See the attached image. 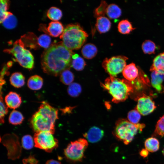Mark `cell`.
I'll list each match as a JSON object with an SVG mask.
<instances>
[{
    "label": "cell",
    "mask_w": 164,
    "mask_h": 164,
    "mask_svg": "<svg viewBox=\"0 0 164 164\" xmlns=\"http://www.w3.org/2000/svg\"><path fill=\"white\" fill-rule=\"evenodd\" d=\"M74 53L66 48L62 42L52 45L45 51L41 59L44 72L56 76L70 66Z\"/></svg>",
    "instance_id": "obj_1"
},
{
    "label": "cell",
    "mask_w": 164,
    "mask_h": 164,
    "mask_svg": "<svg viewBox=\"0 0 164 164\" xmlns=\"http://www.w3.org/2000/svg\"><path fill=\"white\" fill-rule=\"evenodd\" d=\"M58 118L57 109L43 101L32 117L30 123L36 133L49 131L54 134L55 124Z\"/></svg>",
    "instance_id": "obj_2"
},
{
    "label": "cell",
    "mask_w": 164,
    "mask_h": 164,
    "mask_svg": "<svg viewBox=\"0 0 164 164\" xmlns=\"http://www.w3.org/2000/svg\"><path fill=\"white\" fill-rule=\"evenodd\" d=\"M101 85L111 95L112 101L115 103L125 101L133 91L130 81L112 76L107 78Z\"/></svg>",
    "instance_id": "obj_3"
},
{
    "label": "cell",
    "mask_w": 164,
    "mask_h": 164,
    "mask_svg": "<svg viewBox=\"0 0 164 164\" xmlns=\"http://www.w3.org/2000/svg\"><path fill=\"white\" fill-rule=\"evenodd\" d=\"M88 36V34L79 24L74 23L66 26L60 38L64 46L72 50L80 48Z\"/></svg>",
    "instance_id": "obj_4"
},
{
    "label": "cell",
    "mask_w": 164,
    "mask_h": 164,
    "mask_svg": "<svg viewBox=\"0 0 164 164\" xmlns=\"http://www.w3.org/2000/svg\"><path fill=\"white\" fill-rule=\"evenodd\" d=\"M145 126L143 124H135L126 119H120L116 123L114 134L118 139L128 145L132 141L138 131H141Z\"/></svg>",
    "instance_id": "obj_5"
},
{
    "label": "cell",
    "mask_w": 164,
    "mask_h": 164,
    "mask_svg": "<svg viewBox=\"0 0 164 164\" xmlns=\"http://www.w3.org/2000/svg\"><path fill=\"white\" fill-rule=\"evenodd\" d=\"M4 51L13 55L23 67L30 70L33 68V56L29 50L25 48L24 44L21 39L16 41L12 48L5 49Z\"/></svg>",
    "instance_id": "obj_6"
},
{
    "label": "cell",
    "mask_w": 164,
    "mask_h": 164,
    "mask_svg": "<svg viewBox=\"0 0 164 164\" xmlns=\"http://www.w3.org/2000/svg\"><path fill=\"white\" fill-rule=\"evenodd\" d=\"M88 145L87 141L83 138L71 142L64 150V155L70 160L80 161L83 158L84 152Z\"/></svg>",
    "instance_id": "obj_7"
},
{
    "label": "cell",
    "mask_w": 164,
    "mask_h": 164,
    "mask_svg": "<svg viewBox=\"0 0 164 164\" xmlns=\"http://www.w3.org/2000/svg\"><path fill=\"white\" fill-rule=\"evenodd\" d=\"M49 131H42L36 133L34 140L35 147L47 152H51L58 146V141Z\"/></svg>",
    "instance_id": "obj_8"
},
{
    "label": "cell",
    "mask_w": 164,
    "mask_h": 164,
    "mask_svg": "<svg viewBox=\"0 0 164 164\" xmlns=\"http://www.w3.org/2000/svg\"><path fill=\"white\" fill-rule=\"evenodd\" d=\"M128 59L127 57L121 55L106 58L102 63V66L110 76L115 77L122 72L126 66V61Z\"/></svg>",
    "instance_id": "obj_9"
},
{
    "label": "cell",
    "mask_w": 164,
    "mask_h": 164,
    "mask_svg": "<svg viewBox=\"0 0 164 164\" xmlns=\"http://www.w3.org/2000/svg\"><path fill=\"white\" fill-rule=\"evenodd\" d=\"M137 102L136 109L143 116L150 114L156 108L151 97L145 94L139 98Z\"/></svg>",
    "instance_id": "obj_10"
},
{
    "label": "cell",
    "mask_w": 164,
    "mask_h": 164,
    "mask_svg": "<svg viewBox=\"0 0 164 164\" xmlns=\"http://www.w3.org/2000/svg\"><path fill=\"white\" fill-rule=\"evenodd\" d=\"M104 131L100 128L93 126L83 135L89 142L91 143H96L100 141L104 135Z\"/></svg>",
    "instance_id": "obj_11"
},
{
    "label": "cell",
    "mask_w": 164,
    "mask_h": 164,
    "mask_svg": "<svg viewBox=\"0 0 164 164\" xmlns=\"http://www.w3.org/2000/svg\"><path fill=\"white\" fill-rule=\"evenodd\" d=\"M5 100L7 106L13 109L19 108L22 102L20 95L13 91L9 92L6 96Z\"/></svg>",
    "instance_id": "obj_12"
},
{
    "label": "cell",
    "mask_w": 164,
    "mask_h": 164,
    "mask_svg": "<svg viewBox=\"0 0 164 164\" xmlns=\"http://www.w3.org/2000/svg\"><path fill=\"white\" fill-rule=\"evenodd\" d=\"M150 70L164 75V52L160 53L154 58Z\"/></svg>",
    "instance_id": "obj_13"
},
{
    "label": "cell",
    "mask_w": 164,
    "mask_h": 164,
    "mask_svg": "<svg viewBox=\"0 0 164 164\" xmlns=\"http://www.w3.org/2000/svg\"><path fill=\"white\" fill-rule=\"evenodd\" d=\"M122 74L125 79L129 81H132L138 77V70L135 64L132 63L125 67Z\"/></svg>",
    "instance_id": "obj_14"
},
{
    "label": "cell",
    "mask_w": 164,
    "mask_h": 164,
    "mask_svg": "<svg viewBox=\"0 0 164 164\" xmlns=\"http://www.w3.org/2000/svg\"><path fill=\"white\" fill-rule=\"evenodd\" d=\"M111 25V22L108 18L100 16L97 18L95 28L100 33H105L109 30Z\"/></svg>",
    "instance_id": "obj_15"
},
{
    "label": "cell",
    "mask_w": 164,
    "mask_h": 164,
    "mask_svg": "<svg viewBox=\"0 0 164 164\" xmlns=\"http://www.w3.org/2000/svg\"><path fill=\"white\" fill-rule=\"evenodd\" d=\"M64 29L62 24L58 21L50 22L47 29L49 34L54 37H57L60 36L63 32Z\"/></svg>",
    "instance_id": "obj_16"
},
{
    "label": "cell",
    "mask_w": 164,
    "mask_h": 164,
    "mask_svg": "<svg viewBox=\"0 0 164 164\" xmlns=\"http://www.w3.org/2000/svg\"><path fill=\"white\" fill-rule=\"evenodd\" d=\"M43 80L39 76L34 75L30 77L27 81L28 87L31 90H38L42 87Z\"/></svg>",
    "instance_id": "obj_17"
},
{
    "label": "cell",
    "mask_w": 164,
    "mask_h": 164,
    "mask_svg": "<svg viewBox=\"0 0 164 164\" xmlns=\"http://www.w3.org/2000/svg\"><path fill=\"white\" fill-rule=\"evenodd\" d=\"M97 48L96 46L92 43L86 44L82 47L81 53L83 56L87 59H91L97 54Z\"/></svg>",
    "instance_id": "obj_18"
},
{
    "label": "cell",
    "mask_w": 164,
    "mask_h": 164,
    "mask_svg": "<svg viewBox=\"0 0 164 164\" xmlns=\"http://www.w3.org/2000/svg\"><path fill=\"white\" fill-rule=\"evenodd\" d=\"M9 81L12 86L16 88H19L24 85L25 78L21 73L16 72L11 75Z\"/></svg>",
    "instance_id": "obj_19"
},
{
    "label": "cell",
    "mask_w": 164,
    "mask_h": 164,
    "mask_svg": "<svg viewBox=\"0 0 164 164\" xmlns=\"http://www.w3.org/2000/svg\"><path fill=\"white\" fill-rule=\"evenodd\" d=\"M151 83L153 87L158 91L162 90V84L164 78V75L161 74L155 71H152L151 74Z\"/></svg>",
    "instance_id": "obj_20"
},
{
    "label": "cell",
    "mask_w": 164,
    "mask_h": 164,
    "mask_svg": "<svg viewBox=\"0 0 164 164\" xmlns=\"http://www.w3.org/2000/svg\"><path fill=\"white\" fill-rule=\"evenodd\" d=\"M145 149L149 152H153L158 151L159 148V142L156 138L151 137L147 138L145 141Z\"/></svg>",
    "instance_id": "obj_21"
},
{
    "label": "cell",
    "mask_w": 164,
    "mask_h": 164,
    "mask_svg": "<svg viewBox=\"0 0 164 164\" xmlns=\"http://www.w3.org/2000/svg\"><path fill=\"white\" fill-rule=\"evenodd\" d=\"M106 14L111 19H115L120 17L121 14V9L114 4L108 5L107 9Z\"/></svg>",
    "instance_id": "obj_22"
},
{
    "label": "cell",
    "mask_w": 164,
    "mask_h": 164,
    "mask_svg": "<svg viewBox=\"0 0 164 164\" xmlns=\"http://www.w3.org/2000/svg\"><path fill=\"white\" fill-rule=\"evenodd\" d=\"M118 31L123 34H128L135 29L131 22L127 19L121 21L118 23Z\"/></svg>",
    "instance_id": "obj_23"
},
{
    "label": "cell",
    "mask_w": 164,
    "mask_h": 164,
    "mask_svg": "<svg viewBox=\"0 0 164 164\" xmlns=\"http://www.w3.org/2000/svg\"><path fill=\"white\" fill-rule=\"evenodd\" d=\"M24 119L22 114L19 111L16 110H13L10 113L9 121L10 123L17 125L21 124Z\"/></svg>",
    "instance_id": "obj_24"
},
{
    "label": "cell",
    "mask_w": 164,
    "mask_h": 164,
    "mask_svg": "<svg viewBox=\"0 0 164 164\" xmlns=\"http://www.w3.org/2000/svg\"><path fill=\"white\" fill-rule=\"evenodd\" d=\"M2 23L4 27L6 29H13L17 25V20L12 13L9 12L8 15Z\"/></svg>",
    "instance_id": "obj_25"
},
{
    "label": "cell",
    "mask_w": 164,
    "mask_h": 164,
    "mask_svg": "<svg viewBox=\"0 0 164 164\" xmlns=\"http://www.w3.org/2000/svg\"><path fill=\"white\" fill-rule=\"evenodd\" d=\"M73 60L71 65L75 70L77 71L82 70L86 65L84 59L78 55L73 54L72 56Z\"/></svg>",
    "instance_id": "obj_26"
},
{
    "label": "cell",
    "mask_w": 164,
    "mask_h": 164,
    "mask_svg": "<svg viewBox=\"0 0 164 164\" xmlns=\"http://www.w3.org/2000/svg\"><path fill=\"white\" fill-rule=\"evenodd\" d=\"M60 81L64 84L70 85L72 83L74 80V75L73 73L68 69H66L60 74Z\"/></svg>",
    "instance_id": "obj_27"
},
{
    "label": "cell",
    "mask_w": 164,
    "mask_h": 164,
    "mask_svg": "<svg viewBox=\"0 0 164 164\" xmlns=\"http://www.w3.org/2000/svg\"><path fill=\"white\" fill-rule=\"evenodd\" d=\"M47 15L50 20L57 21L61 18L62 13L60 9L56 7H52L50 8L47 11Z\"/></svg>",
    "instance_id": "obj_28"
},
{
    "label": "cell",
    "mask_w": 164,
    "mask_h": 164,
    "mask_svg": "<svg viewBox=\"0 0 164 164\" xmlns=\"http://www.w3.org/2000/svg\"><path fill=\"white\" fill-rule=\"evenodd\" d=\"M142 48L144 53L151 54L155 53L156 46L153 41L147 40L143 43Z\"/></svg>",
    "instance_id": "obj_29"
},
{
    "label": "cell",
    "mask_w": 164,
    "mask_h": 164,
    "mask_svg": "<svg viewBox=\"0 0 164 164\" xmlns=\"http://www.w3.org/2000/svg\"><path fill=\"white\" fill-rule=\"evenodd\" d=\"M9 0H1L0 1V22L2 23L8 13L7 10L9 7Z\"/></svg>",
    "instance_id": "obj_30"
},
{
    "label": "cell",
    "mask_w": 164,
    "mask_h": 164,
    "mask_svg": "<svg viewBox=\"0 0 164 164\" xmlns=\"http://www.w3.org/2000/svg\"><path fill=\"white\" fill-rule=\"evenodd\" d=\"M68 92L70 96L75 97L78 96L81 91V86L79 84L73 83L70 84L68 88Z\"/></svg>",
    "instance_id": "obj_31"
},
{
    "label": "cell",
    "mask_w": 164,
    "mask_h": 164,
    "mask_svg": "<svg viewBox=\"0 0 164 164\" xmlns=\"http://www.w3.org/2000/svg\"><path fill=\"white\" fill-rule=\"evenodd\" d=\"M37 42L39 45L44 48L47 49L49 47L51 42L50 37L47 35L43 34L38 38Z\"/></svg>",
    "instance_id": "obj_32"
},
{
    "label": "cell",
    "mask_w": 164,
    "mask_h": 164,
    "mask_svg": "<svg viewBox=\"0 0 164 164\" xmlns=\"http://www.w3.org/2000/svg\"><path fill=\"white\" fill-rule=\"evenodd\" d=\"M34 143L33 138L29 135H25L22 138V145L26 149L29 150L32 149L34 146Z\"/></svg>",
    "instance_id": "obj_33"
},
{
    "label": "cell",
    "mask_w": 164,
    "mask_h": 164,
    "mask_svg": "<svg viewBox=\"0 0 164 164\" xmlns=\"http://www.w3.org/2000/svg\"><path fill=\"white\" fill-rule=\"evenodd\" d=\"M129 121L133 124H137L141 118V114L136 109L132 110L129 112L128 114Z\"/></svg>",
    "instance_id": "obj_34"
},
{
    "label": "cell",
    "mask_w": 164,
    "mask_h": 164,
    "mask_svg": "<svg viewBox=\"0 0 164 164\" xmlns=\"http://www.w3.org/2000/svg\"><path fill=\"white\" fill-rule=\"evenodd\" d=\"M107 2L104 1H102L100 5L95 10L94 15L97 18L104 16L106 12L108 6Z\"/></svg>",
    "instance_id": "obj_35"
},
{
    "label": "cell",
    "mask_w": 164,
    "mask_h": 164,
    "mask_svg": "<svg viewBox=\"0 0 164 164\" xmlns=\"http://www.w3.org/2000/svg\"><path fill=\"white\" fill-rule=\"evenodd\" d=\"M154 132L159 136H164V115L160 118L157 122Z\"/></svg>",
    "instance_id": "obj_36"
},
{
    "label": "cell",
    "mask_w": 164,
    "mask_h": 164,
    "mask_svg": "<svg viewBox=\"0 0 164 164\" xmlns=\"http://www.w3.org/2000/svg\"><path fill=\"white\" fill-rule=\"evenodd\" d=\"M140 155L144 158L147 157L149 154V152L145 149H142L139 152Z\"/></svg>",
    "instance_id": "obj_37"
},
{
    "label": "cell",
    "mask_w": 164,
    "mask_h": 164,
    "mask_svg": "<svg viewBox=\"0 0 164 164\" xmlns=\"http://www.w3.org/2000/svg\"><path fill=\"white\" fill-rule=\"evenodd\" d=\"M46 164H62L59 161L53 159H51L47 161Z\"/></svg>",
    "instance_id": "obj_38"
},
{
    "label": "cell",
    "mask_w": 164,
    "mask_h": 164,
    "mask_svg": "<svg viewBox=\"0 0 164 164\" xmlns=\"http://www.w3.org/2000/svg\"><path fill=\"white\" fill-rule=\"evenodd\" d=\"M162 153L163 155L164 156V148H163V150L162 151Z\"/></svg>",
    "instance_id": "obj_39"
}]
</instances>
